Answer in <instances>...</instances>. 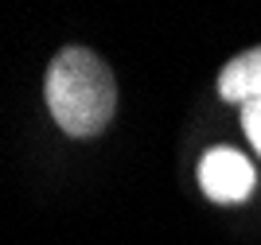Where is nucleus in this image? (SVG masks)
I'll return each instance as SVG.
<instances>
[{
  "label": "nucleus",
  "mask_w": 261,
  "mask_h": 245,
  "mask_svg": "<svg viewBox=\"0 0 261 245\" xmlns=\"http://www.w3.org/2000/svg\"><path fill=\"white\" fill-rule=\"evenodd\" d=\"M43 97L55 125L74 140H90L117 113V82L101 55L90 47H63L43 82Z\"/></svg>",
  "instance_id": "nucleus-1"
},
{
  "label": "nucleus",
  "mask_w": 261,
  "mask_h": 245,
  "mask_svg": "<svg viewBox=\"0 0 261 245\" xmlns=\"http://www.w3.org/2000/svg\"><path fill=\"white\" fill-rule=\"evenodd\" d=\"M199 187L211 203L218 206H238L246 203L257 187V171H253L250 156H242L238 148H207L199 156Z\"/></svg>",
  "instance_id": "nucleus-2"
},
{
  "label": "nucleus",
  "mask_w": 261,
  "mask_h": 245,
  "mask_svg": "<svg viewBox=\"0 0 261 245\" xmlns=\"http://www.w3.org/2000/svg\"><path fill=\"white\" fill-rule=\"evenodd\" d=\"M218 97L226 105H253V101H261V47L234 55L218 70Z\"/></svg>",
  "instance_id": "nucleus-3"
},
{
  "label": "nucleus",
  "mask_w": 261,
  "mask_h": 245,
  "mask_svg": "<svg viewBox=\"0 0 261 245\" xmlns=\"http://www.w3.org/2000/svg\"><path fill=\"white\" fill-rule=\"evenodd\" d=\"M242 132H246V140L253 144V152L261 156V101L242 105Z\"/></svg>",
  "instance_id": "nucleus-4"
}]
</instances>
